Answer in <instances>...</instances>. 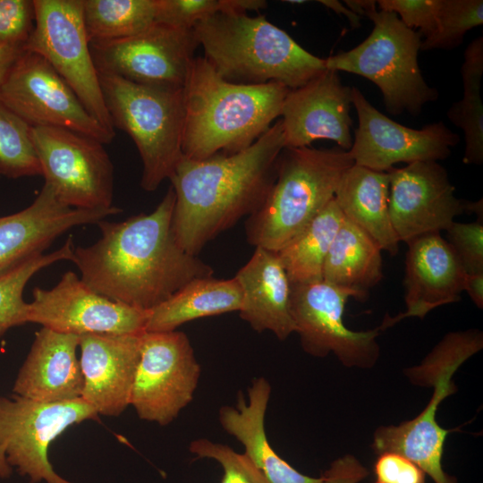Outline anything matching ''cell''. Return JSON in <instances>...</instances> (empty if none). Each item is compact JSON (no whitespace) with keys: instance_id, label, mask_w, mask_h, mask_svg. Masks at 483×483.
Wrapping results in <instances>:
<instances>
[{"instance_id":"obj_1","label":"cell","mask_w":483,"mask_h":483,"mask_svg":"<svg viewBox=\"0 0 483 483\" xmlns=\"http://www.w3.org/2000/svg\"><path fill=\"white\" fill-rule=\"evenodd\" d=\"M174 204L170 186L151 213L98 222L101 237L92 245L73 248L70 259L82 282L112 301L150 310L192 280L212 276L210 266L177 242Z\"/></svg>"},{"instance_id":"obj_2","label":"cell","mask_w":483,"mask_h":483,"mask_svg":"<svg viewBox=\"0 0 483 483\" xmlns=\"http://www.w3.org/2000/svg\"><path fill=\"white\" fill-rule=\"evenodd\" d=\"M284 148L281 118L251 146L202 160L182 157L169 178L175 194L173 231L179 245L198 256L216 236L263 204Z\"/></svg>"},{"instance_id":"obj_3","label":"cell","mask_w":483,"mask_h":483,"mask_svg":"<svg viewBox=\"0 0 483 483\" xmlns=\"http://www.w3.org/2000/svg\"><path fill=\"white\" fill-rule=\"evenodd\" d=\"M289 90L277 82L226 81L203 56H195L183 87V157L202 160L249 148L281 116Z\"/></svg>"},{"instance_id":"obj_4","label":"cell","mask_w":483,"mask_h":483,"mask_svg":"<svg viewBox=\"0 0 483 483\" xmlns=\"http://www.w3.org/2000/svg\"><path fill=\"white\" fill-rule=\"evenodd\" d=\"M193 29L203 57L232 83L277 82L293 89L326 70L325 59L305 50L264 15L221 12Z\"/></svg>"},{"instance_id":"obj_5","label":"cell","mask_w":483,"mask_h":483,"mask_svg":"<svg viewBox=\"0 0 483 483\" xmlns=\"http://www.w3.org/2000/svg\"><path fill=\"white\" fill-rule=\"evenodd\" d=\"M353 164L349 151L340 148H284L267 198L245 223L248 242L278 251L334 199L343 174Z\"/></svg>"},{"instance_id":"obj_6","label":"cell","mask_w":483,"mask_h":483,"mask_svg":"<svg viewBox=\"0 0 483 483\" xmlns=\"http://www.w3.org/2000/svg\"><path fill=\"white\" fill-rule=\"evenodd\" d=\"M343 3L357 15L367 16L374 26L360 44L326 58V68L357 74L375 83L392 114L421 113L427 103L438 97L436 89L426 82L419 66L421 35L407 28L395 13L377 10L376 1Z\"/></svg>"},{"instance_id":"obj_7","label":"cell","mask_w":483,"mask_h":483,"mask_svg":"<svg viewBox=\"0 0 483 483\" xmlns=\"http://www.w3.org/2000/svg\"><path fill=\"white\" fill-rule=\"evenodd\" d=\"M483 347L478 329L451 332L432 349L420 364L406 372L410 380L433 388L430 400L414 419L398 426L380 427L374 433L372 448L377 454L393 452L418 465L435 483H457L442 467L445 441L450 430L440 427L436 411L440 403L456 391V370Z\"/></svg>"},{"instance_id":"obj_8","label":"cell","mask_w":483,"mask_h":483,"mask_svg":"<svg viewBox=\"0 0 483 483\" xmlns=\"http://www.w3.org/2000/svg\"><path fill=\"white\" fill-rule=\"evenodd\" d=\"M98 78L114 129L125 131L140 153V186L154 191L183 156V89L145 86L103 72Z\"/></svg>"},{"instance_id":"obj_9","label":"cell","mask_w":483,"mask_h":483,"mask_svg":"<svg viewBox=\"0 0 483 483\" xmlns=\"http://www.w3.org/2000/svg\"><path fill=\"white\" fill-rule=\"evenodd\" d=\"M33 3L35 25L23 50L44 57L87 111L114 133L90 53L82 0H33Z\"/></svg>"},{"instance_id":"obj_10","label":"cell","mask_w":483,"mask_h":483,"mask_svg":"<svg viewBox=\"0 0 483 483\" xmlns=\"http://www.w3.org/2000/svg\"><path fill=\"white\" fill-rule=\"evenodd\" d=\"M87 419H98V414L81 398L45 402L0 396V447L8 463L30 483H74L55 472L48 447L70 426Z\"/></svg>"},{"instance_id":"obj_11","label":"cell","mask_w":483,"mask_h":483,"mask_svg":"<svg viewBox=\"0 0 483 483\" xmlns=\"http://www.w3.org/2000/svg\"><path fill=\"white\" fill-rule=\"evenodd\" d=\"M42 176L65 205L80 209L113 206L114 167L104 144L55 127H33Z\"/></svg>"},{"instance_id":"obj_12","label":"cell","mask_w":483,"mask_h":483,"mask_svg":"<svg viewBox=\"0 0 483 483\" xmlns=\"http://www.w3.org/2000/svg\"><path fill=\"white\" fill-rule=\"evenodd\" d=\"M201 374L183 332H143L131 402L140 419L166 426L194 397Z\"/></svg>"},{"instance_id":"obj_13","label":"cell","mask_w":483,"mask_h":483,"mask_svg":"<svg viewBox=\"0 0 483 483\" xmlns=\"http://www.w3.org/2000/svg\"><path fill=\"white\" fill-rule=\"evenodd\" d=\"M198 47L193 28L162 22L129 38L89 43L97 72L170 89H183Z\"/></svg>"},{"instance_id":"obj_14","label":"cell","mask_w":483,"mask_h":483,"mask_svg":"<svg viewBox=\"0 0 483 483\" xmlns=\"http://www.w3.org/2000/svg\"><path fill=\"white\" fill-rule=\"evenodd\" d=\"M0 101L30 126L55 127L110 143L108 131L40 55L23 50L0 87Z\"/></svg>"},{"instance_id":"obj_15","label":"cell","mask_w":483,"mask_h":483,"mask_svg":"<svg viewBox=\"0 0 483 483\" xmlns=\"http://www.w3.org/2000/svg\"><path fill=\"white\" fill-rule=\"evenodd\" d=\"M353 292L324 280L291 284V313L304 352L324 358L333 352L347 367L370 368L379 357V327L352 331L343 323Z\"/></svg>"},{"instance_id":"obj_16","label":"cell","mask_w":483,"mask_h":483,"mask_svg":"<svg viewBox=\"0 0 483 483\" xmlns=\"http://www.w3.org/2000/svg\"><path fill=\"white\" fill-rule=\"evenodd\" d=\"M28 323L64 334L138 335L146 331L148 310L97 293L75 273H64L51 289L36 287Z\"/></svg>"},{"instance_id":"obj_17","label":"cell","mask_w":483,"mask_h":483,"mask_svg":"<svg viewBox=\"0 0 483 483\" xmlns=\"http://www.w3.org/2000/svg\"><path fill=\"white\" fill-rule=\"evenodd\" d=\"M359 125L349 153L355 165L387 172L400 163L438 161L451 155L460 137L442 122L412 129L379 112L360 90L352 87Z\"/></svg>"},{"instance_id":"obj_18","label":"cell","mask_w":483,"mask_h":483,"mask_svg":"<svg viewBox=\"0 0 483 483\" xmlns=\"http://www.w3.org/2000/svg\"><path fill=\"white\" fill-rule=\"evenodd\" d=\"M389 174L388 211L399 242L408 243L428 233L445 231L466 213L446 170L437 161H419Z\"/></svg>"},{"instance_id":"obj_19","label":"cell","mask_w":483,"mask_h":483,"mask_svg":"<svg viewBox=\"0 0 483 483\" xmlns=\"http://www.w3.org/2000/svg\"><path fill=\"white\" fill-rule=\"evenodd\" d=\"M352 87L338 72L326 70L306 84L290 89L282 106L284 148L309 147L318 140L335 141L349 151L352 145L350 116Z\"/></svg>"},{"instance_id":"obj_20","label":"cell","mask_w":483,"mask_h":483,"mask_svg":"<svg viewBox=\"0 0 483 483\" xmlns=\"http://www.w3.org/2000/svg\"><path fill=\"white\" fill-rule=\"evenodd\" d=\"M121 211L116 207L95 210L71 208L45 182L29 207L0 216V275L27 258L43 253L66 231L81 225L97 224Z\"/></svg>"},{"instance_id":"obj_21","label":"cell","mask_w":483,"mask_h":483,"mask_svg":"<svg viewBox=\"0 0 483 483\" xmlns=\"http://www.w3.org/2000/svg\"><path fill=\"white\" fill-rule=\"evenodd\" d=\"M141 334L80 335L84 379L80 398L98 415L119 416L130 406Z\"/></svg>"},{"instance_id":"obj_22","label":"cell","mask_w":483,"mask_h":483,"mask_svg":"<svg viewBox=\"0 0 483 483\" xmlns=\"http://www.w3.org/2000/svg\"><path fill=\"white\" fill-rule=\"evenodd\" d=\"M406 244V309L393 318L386 315L380 330L406 318L422 319L437 307L459 301L463 292L467 273L440 233L419 236Z\"/></svg>"},{"instance_id":"obj_23","label":"cell","mask_w":483,"mask_h":483,"mask_svg":"<svg viewBox=\"0 0 483 483\" xmlns=\"http://www.w3.org/2000/svg\"><path fill=\"white\" fill-rule=\"evenodd\" d=\"M80 335L42 327L13 384L15 395L45 402L80 398L83 375L77 358Z\"/></svg>"},{"instance_id":"obj_24","label":"cell","mask_w":483,"mask_h":483,"mask_svg":"<svg viewBox=\"0 0 483 483\" xmlns=\"http://www.w3.org/2000/svg\"><path fill=\"white\" fill-rule=\"evenodd\" d=\"M234 277L242 295L239 315L253 330L270 331L281 341L295 333L291 283L275 251L256 247Z\"/></svg>"},{"instance_id":"obj_25","label":"cell","mask_w":483,"mask_h":483,"mask_svg":"<svg viewBox=\"0 0 483 483\" xmlns=\"http://www.w3.org/2000/svg\"><path fill=\"white\" fill-rule=\"evenodd\" d=\"M270 395L269 382L263 377L253 378L247 399L240 392L235 405L219 408V423L272 483H305L306 476L281 458L267 439L265 417Z\"/></svg>"},{"instance_id":"obj_26","label":"cell","mask_w":483,"mask_h":483,"mask_svg":"<svg viewBox=\"0 0 483 483\" xmlns=\"http://www.w3.org/2000/svg\"><path fill=\"white\" fill-rule=\"evenodd\" d=\"M389 181L387 172L353 164L343 174L334 199L346 219L394 256L400 242L389 216Z\"/></svg>"},{"instance_id":"obj_27","label":"cell","mask_w":483,"mask_h":483,"mask_svg":"<svg viewBox=\"0 0 483 483\" xmlns=\"http://www.w3.org/2000/svg\"><path fill=\"white\" fill-rule=\"evenodd\" d=\"M242 300V290L234 276L197 278L148 310L146 331H174L181 325L198 318L239 312Z\"/></svg>"},{"instance_id":"obj_28","label":"cell","mask_w":483,"mask_h":483,"mask_svg":"<svg viewBox=\"0 0 483 483\" xmlns=\"http://www.w3.org/2000/svg\"><path fill=\"white\" fill-rule=\"evenodd\" d=\"M381 251L366 232L344 217L327 253L323 280L363 301L383 277Z\"/></svg>"},{"instance_id":"obj_29","label":"cell","mask_w":483,"mask_h":483,"mask_svg":"<svg viewBox=\"0 0 483 483\" xmlns=\"http://www.w3.org/2000/svg\"><path fill=\"white\" fill-rule=\"evenodd\" d=\"M343 219L333 199L299 234L275 251L291 284L323 280L327 253Z\"/></svg>"},{"instance_id":"obj_30","label":"cell","mask_w":483,"mask_h":483,"mask_svg":"<svg viewBox=\"0 0 483 483\" xmlns=\"http://www.w3.org/2000/svg\"><path fill=\"white\" fill-rule=\"evenodd\" d=\"M461 73L462 98L447 111L450 122L463 131L465 149L462 161L467 165L483 162V105L480 95L483 75V38L478 37L466 47Z\"/></svg>"},{"instance_id":"obj_31","label":"cell","mask_w":483,"mask_h":483,"mask_svg":"<svg viewBox=\"0 0 483 483\" xmlns=\"http://www.w3.org/2000/svg\"><path fill=\"white\" fill-rule=\"evenodd\" d=\"M89 43L137 35L157 18V0H82Z\"/></svg>"},{"instance_id":"obj_32","label":"cell","mask_w":483,"mask_h":483,"mask_svg":"<svg viewBox=\"0 0 483 483\" xmlns=\"http://www.w3.org/2000/svg\"><path fill=\"white\" fill-rule=\"evenodd\" d=\"M72 238L58 250L36 254L0 275V337L10 328L28 323L29 303L22 297L29 280L42 268L61 260H70Z\"/></svg>"},{"instance_id":"obj_33","label":"cell","mask_w":483,"mask_h":483,"mask_svg":"<svg viewBox=\"0 0 483 483\" xmlns=\"http://www.w3.org/2000/svg\"><path fill=\"white\" fill-rule=\"evenodd\" d=\"M31 129L0 101V174L12 179L42 175Z\"/></svg>"},{"instance_id":"obj_34","label":"cell","mask_w":483,"mask_h":483,"mask_svg":"<svg viewBox=\"0 0 483 483\" xmlns=\"http://www.w3.org/2000/svg\"><path fill=\"white\" fill-rule=\"evenodd\" d=\"M482 23V0H441L436 30L422 40L420 50L453 49L467 31Z\"/></svg>"},{"instance_id":"obj_35","label":"cell","mask_w":483,"mask_h":483,"mask_svg":"<svg viewBox=\"0 0 483 483\" xmlns=\"http://www.w3.org/2000/svg\"><path fill=\"white\" fill-rule=\"evenodd\" d=\"M266 6L264 0H157V22L191 29L217 13H247Z\"/></svg>"},{"instance_id":"obj_36","label":"cell","mask_w":483,"mask_h":483,"mask_svg":"<svg viewBox=\"0 0 483 483\" xmlns=\"http://www.w3.org/2000/svg\"><path fill=\"white\" fill-rule=\"evenodd\" d=\"M189 451L221 465L224 474L220 483H272L244 453H239L227 445L198 438L190 443Z\"/></svg>"},{"instance_id":"obj_37","label":"cell","mask_w":483,"mask_h":483,"mask_svg":"<svg viewBox=\"0 0 483 483\" xmlns=\"http://www.w3.org/2000/svg\"><path fill=\"white\" fill-rule=\"evenodd\" d=\"M34 25L33 0H0V47L23 49Z\"/></svg>"},{"instance_id":"obj_38","label":"cell","mask_w":483,"mask_h":483,"mask_svg":"<svg viewBox=\"0 0 483 483\" xmlns=\"http://www.w3.org/2000/svg\"><path fill=\"white\" fill-rule=\"evenodd\" d=\"M453 248L467 274L483 273V224L453 221L445 230Z\"/></svg>"},{"instance_id":"obj_39","label":"cell","mask_w":483,"mask_h":483,"mask_svg":"<svg viewBox=\"0 0 483 483\" xmlns=\"http://www.w3.org/2000/svg\"><path fill=\"white\" fill-rule=\"evenodd\" d=\"M379 10L395 13L409 29H418L424 38L436 30L441 0H378Z\"/></svg>"},{"instance_id":"obj_40","label":"cell","mask_w":483,"mask_h":483,"mask_svg":"<svg viewBox=\"0 0 483 483\" xmlns=\"http://www.w3.org/2000/svg\"><path fill=\"white\" fill-rule=\"evenodd\" d=\"M375 483H425V472L404 456L386 452L374 465Z\"/></svg>"},{"instance_id":"obj_41","label":"cell","mask_w":483,"mask_h":483,"mask_svg":"<svg viewBox=\"0 0 483 483\" xmlns=\"http://www.w3.org/2000/svg\"><path fill=\"white\" fill-rule=\"evenodd\" d=\"M323 475L327 483H359L369 470L354 456L345 455L333 462Z\"/></svg>"},{"instance_id":"obj_42","label":"cell","mask_w":483,"mask_h":483,"mask_svg":"<svg viewBox=\"0 0 483 483\" xmlns=\"http://www.w3.org/2000/svg\"><path fill=\"white\" fill-rule=\"evenodd\" d=\"M463 291L470 296L473 303L479 309L483 308V273L466 274Z\"/></svg>"},{"instance_id":"obj_43","label":"cell","mask_w":483,"mask_h":483,"mask_svg":"<svg viewBox=\"0 0 483 483\" xmlns=\"http://www.w3.org/2000/svg\"><path fill=\"white\" fill-rule=\"evenodd\" d=\"M22 51V48L0 47V87Z\"/></svg>"},{"instance_id":"obj_44","label":"cell","mask_w":483,"mask_h":483,"mask_svg":"<svg viewBox=\"0 0 483 483\" xmlns=\"http://www.w3.org/2000/svg\"><path fill=\"white\" fill-rule=\"evenodd\" d=\"M318 3L325 5L335 13L343 15L349 21L352 28H358L360 25V16L350 10L345 4L337 0H318Z\"/></svg>"},{"instance_id":"obj_45","label":"cell","mask_w":483,"mask_h":483,"mask_svg":"<svg viewBox=\"0 0 483 483\" xmlns=\"http://www.w3.org/2000/svg\"><path fill=\"white\" fill-rule=\"evenodd\" d=\"M13 467L8 463L6 456L0 447V479H8L13 473Z\"/></svg>"}]
</instances>
